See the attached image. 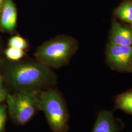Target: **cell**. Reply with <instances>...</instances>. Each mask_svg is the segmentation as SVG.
I'll return each mask as SVG.
<instances>
[{"label":"cell","mask_w":132,"mask_h":132,"mask_svg":"<svg viewBox=\"0 0 132 132\" xmlns=\"http://www.w3.org/2000/svg\"><path fill=\"white\" fill-rule=\"evenodd\" d=\"M11 82L20 91L37 90L53 80L49 67L40 62L16 65L10 71Z\"/></svg>","instance_id":"1"},{"label":"cell","mask_w":132,"mask_h":132,"mask_svg":"<svg viewBox=\"0 0 132 132\" xmlns=\"http://www.w3.org/2000/svg\"><path fill=\"white\" fill-rule=\"evenodd\" d=\"M0 31H1V29H0Z\"/></svg>","instance_id":"17"},{"label":"cell","mask_w":132,"mask_h":132,"mask_svg":"<svg viewBox=\"0 0 132 132\" xmlns=\"http://www.w3.org/2000/svg\"><path fill=\"white\" fill-rule=\"evenodd\" d=\"M2 82H3V79H2V77L0 75V86H2Z\"/></svg>","instance_id":"16"},{"label":"cell","mask_w":132,"mask_h":132,"mask_svg":"<svg viewBox=\"0 0 132 132\" xmlns=\"http://www.w3.org/2000/svg\"><path fill=\"white\" fill-rule=\"evenodd\" d=\"M7 94L5 90L3 89L1 86H0V103L4 101L6 98Z\"/></svg>","instance_id":"14"},{"label":"cell","mask_w":132,"mask_h":132,"mask_svg":"<svg viewBox=\"0 0 132 132\" xmlns=\"http://www.w3.org/2000/svg\"><path fill=\"white\" fill-rule=\"evenodd\" d=\"M110 62L120 71L132 72V46H119L110 44L108 50Z\"/></svg>","instance_id":"5"},{"label":"cell","mask_w":132,"mask_h":132,"mask_svg":"<svg viewBox=\"0 0 132 132\" xmlns=\"http://www.w3.org/2000/svg\"><path fill=\"white\" fill-rule=\"evenodd\" d=\"M6 101L11 118L16 123L28 122L41 110L38 91H19L16 94H7Z\"/></svg>","instance_id":"3"},{"label":"cell","mask_w":132,"mask_h":132,"mask_svg":"<svg viewBox=\"0 0 132 132\" xmlns=\"http://www.w3.org/2000/svg\"><path fill=\"white\" fill-rule=\"evenodd\" d=\"M17 20V10L12 0H5L1 11L0 23L2 27L7 31H12Z\"/></svg>","instance_id":"6"},{"label":"cell","mask_w":132,"mask_h":132,"mask_svg":"<svg viewBox=\"0 0 132 132\" xmlns=\"http://www.w3.org/2000/svg\"><path fill=\"white\" fill-rule=\"evenodd\" d=\"M10 47L23 50L27 47V43L24 38L19 36H15L10 39Z\"/></svg>","instance_id":"12"},{"label":"cell","mask_w":132,"mask_h":132,"mask_svg":"<svg viewBox=\"0 0 132 132\" xmlns=\"http://www.w3.org/2000/svg\"><path fill=\"white\" fill-rule=\"evenodd\" d=\"M92 132H118L117 121L113 113L103 111L98 114Z\"/></svg>","instance_id":"8"},{"label":"cell","mask_w":132,"mask_h":132,"mask_svg":"<svg viewBox=\"0 0 132 132\" xmlns=\"http://www.w3.org/2000/svg\"><path fill=\"white\" fill-rule=\"evenodd\" d=\"M6 57L12 60L17 61L24 56V52L22 50L10 47L5 51Z\"/></svg>","instance_id":"11"},{"label":"cell","mask_w":132,"mask_h":132,"mask_svg":"<svg viewBox=\"0 0 132 132\" xmlns=\"http://www.w3.org/2000/svg\"><path fill=\"white\" fill-rule=\"evenodd\" d=\"M114 105L116 108L132 115V90L118 95Z\"/></svg>","instance_id":"9"},{"label":"cell","mask_w":132,"mask_h":132,"mask_svg":"<svg viewBox=\"0 0 132 132\" xmlns=\"http://www.w3.org/2000/svg\"><path fill=\"white\" fill-rule=\"evenodd\" d=\"M4 1L5 0H0V13H1V11L3 9L4 4Z\"/></svg>","instance_id":"15"},{"label":"cell","mask_w":132,"mask_h":132,"mask_svg":"<svg viewBox=\"0 0 132 132\" xmlns=\"http://www.w3.org/2000/svg\"><path fill=\"white\" fill-rule=\"evenodd\" d=\"M75 46L74 41L71 38L60 37L41 46L35 56L39 62L48 67L59 68L68 61Z\"/></svg>","instance_id":"4"},{"label":"cell","mask_w":132,"mask_h":132,"mask_svg":"<svg viewBox=\"0 0 132 132\" xmlns=\"http://www.w3.org/2000/svg\"><path fill=\"white\" fill-rule=\"evenodd\" d=\"M116 14L123 21L132 23V3L126 2L119 6L116 10Z\"/></svg>","instance_id":"10"},{"label":"cell","mask_w":132,"mask_h":132,"mask_svg":"<svg viewBox=\"0 0 132 132\" xmlns=\"http://www.w3.org/2000/svg\"><path fill=\"white\" fill-rule=\"evenodd\" d=\"M111 44L132 46V30L118 23H114L111 34Z\"/></svg>","instance_id":"7"},{"label":"cell","mask_w":132,"mask_h":132,"mask_svg":"<svg viewBox=\"0 0 132 132\" xmlns=\"http://www.w3.org/2000/svg\"><path fill=\"white\" fill-rule=\"evenodd\" d=\"M6 120V111L5 107L0 104V132H3Z\"/></svg>","instance_id":"13"},{"label":"cell","mask_w":132,"mask_h":132,"mask_svg":"<svg viewBox=\"0 0 132 132\" xmlns=\"http://www.w3.org/2000/svg\"><path fill=\"white\" fill-rule=\"evenodd\" d=\"M41 110L45 114L53 132H66L68 129V116L64 101L54 90H45L39 94Z\"/></svg>","instance_id":"2"}]
</instances>
